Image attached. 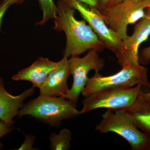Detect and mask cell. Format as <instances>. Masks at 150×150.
<instances>
[{
    "mask_svg": "<svg viewBox=\"0 0 150 150\" xmlns=\"http://www.w3.org/2000/svg\"><path fill=\"white\" fill-rule=\"evenodd\" d=\"M142 86L105 89L86 97L83 101L81 113L82 114L99 108L127 110L138 99L142 91Z\"/></svg>",
    "mask_w": 150,
    "mask_h": 150,
    "instance_id": "obj_6",
    "label": "cell"
},
{
    "mask_svg": "<svg viewBox=\"0 0 150 150\" xmlns=\"http://www.w3.org/2000/svg\"><path fill=\"white\" fill-rule=\"evenodd\" d=\"M127 112L139 129L150 137V100L141 92L138 99Z\"/></svg>",
    "mask_w": 150,
    "mask_h": 150,
    "instance_id": "obj_13",
    "label": "cell"
},
{
    "mask_svg": "<svg viewBox=\"0 0 150 150\" xmlns=\"http://www.w3.org/2000/svg\"><path fill=\"white\" fill-rule=\"evenodd\" d=\"M112 1L113 0H98V6L97 7L101 8L106 7L110 5Z\"/></svg>",
    "mask_w": 150,
    "mask_h": 150,
    "instance_id": "obj_20",
    "label": "cell"
},
{
    "mask_svg": "<svg viewBox=\"0 0 150 150\" xmlns=\"http://www.w3.org/2000/svg\"><path fill=\"white\" fill-rule=\"evenodd\" d=\"M23 0H3L0 3V30L3 18L10 7L14 4L22 2Z\"/></svg>",
    "mask_w": 150,
    "mask_h": 150,
    "instance_id": "obj_16",
    "label": "cell"
},
{
    "mask_svg": "<svg viewBox=\"0 0 150 150\" xmlns=\"http://www.w3.org/2000/svg\"><path fill=\"white\" fill-rule=\"evenodd\" d=\"M149 8L146 0L136 2L124 0L103 8H95L108 27L123 40L128 36V25L144 18L146 15L145 9Z\"/></svg>",
    "mask_w": 150,
    "mask_h": 150,
    "instance_id": "obj_5",
    "label": "cell"
},
{
    "mask_svg": "<svg viewBox=\"0 0 150 150\" xmlns=\"http://www.w3.org/2000/svg\"><path fill=\"white\" fill-rule=\"evenodd\" d=\"M147 73V69L141 65L125 66L118 73L109 76L95 72L93 76L88 78L81 93L86 97L105 89L132 87L139 85L150 88Z\"/></svg>",
    "mask_w": 150,
    "mask_h": 150,
    "instance_id": "obj_4",
    "label": "cell"
},
{
    "mask_svg": "<svg viewBox=\"0 0 150 150\" xmlns=\"http://www.w3.org/2000/svg\"><path fill=\"white\" fill-rule=\"evenodd\" d=\"M56 64L57 62L48 58L39 57L29 67L19 71L12 79L16 81H28L34 87L40 88Z\"/></svg>",
    "mask_w": 150,
    "mask_h": 150,
    "instance_id": "obj_12",
    "label": "cell"
},
{
    "mask_svg": "<svg viewBox=\"0 0 150 150\" xmlns=\"http://www.w3.org/2000/svg\"><path fill=\"white\" fill-rule=\"evenodd\" d=\"M35 137L33 135H25V140L23 144L18 149V150H34L33 146L35 141Z\"/></svg>",
    "mask_w": 150,
    "mask_h": 150,
    "instance_id": "obj_17",
    "label": "cell"
},
{
    "mask_svg": "<svg viewBox=\"0 0 150 150\" xmlns=\"http://www.w3.org/2000/svg\"><path fill=\"white\" fill-rule=\"evenodd\" d=\"M42 12V17L37 23L38 25H43L49 21L54 20L57 15V6L54 0H38Z\"/></svg>",
    "mask_w": 150,
    "mask_h": 150,
    "instance_id": "obj_15",
    "label": "cell"
},
{
    "mask_svg": "<svg viewBox=\"0 0 150 150\" xmlns=\"http://www.w3.org/2000/svg\"><path fill=\"white\" fill-rule=\"evenodd\" d=\"M150 35V8L146 16L136 25L133 34L122 40L115 53L118 64L121 67L128 65L138 66L140 45Z\"/></svg>",
    "mask_w": 150,
    "mask_h": 150,
    "instance_id": "obj_8",
    "label": "cell"
},
{
    "mask_svg": "<svg viewBox=\"0 0 150 150\" xmlns=\"http://www.w3.org/2000/svg\"><path fill=\"white\" fill-rule=\"evenodd\" d=\"M131 1L133 2H136L139 1H142V0H131Z\"/></svg>",
    "mask_w": 150,
    "mask_h": 150,
    "instance_id": "obj_25",
    "label": "cell"
},
{
    "mask_svg": "<svg viewBox=\"0 0 150 150\" xmlns=\"http://www.w3.org/2000/svg\"><path fill=\"white\" fill-rule=\"evenodd\" d=\"M147 150H150V144L149 145V146H148L147 149Z\"/></svg>",
    "mask_w": 150,
    "mask_h": 150,
    "instance_id": "obj_26",
    "label": "cell"
},
{
    "mask_svg": "<svg viewBox=\"0 0 150 150\" xmlns=\"http://www.w3.org/2000/svg\"><path fill=\"white\" fill-rule=\"evenodd\" d=\"M57 6L53 28L66 35L64 56H79L91 49L99 52L104 50L106 46L91 27L84 20L75 18L74 8L64 0L59 1Z\"/></svg>",
    "mask_w": 150,
    "mask_h": 150,
    "instance_id": "obj_1",
    "label": "cell"
},
{
    "mask_svg": "<svg viewBox=\"0 0 150 150\" xmlns=\"http://www.w3.org/2000/svg\"><path fill=\"white\" fill-rule=\"evenodd\" d=\"M98 53L97 50L91 49L82 58L72 56L69 59L70 74L72 75L73 81L71 87L65 98L75 104L77 103L79 97L86 86L89 72L92 70L99 72L104 69V60Z\"/></svg>",
    "mask_w": 150,
    "mask_h": 150,
    "instance_id": "obj_7",
    "label": "cell"
},
{
    "mask_svg": "<svg viewBox=\"0 0 150 150\" xmlns=\"http://www.w3.org/2000/svg\"><path fill=\"white\" fill-rule=\"evenodd\" d=\"M123 1H124V0H113V1H112V2L111 3V4H110V6L112 5L115 4H118V3Z\"/></svg>",
    "mask_w": 150,
    "mask_h": 150,
    "instance_id": "obj_22",
    "label": "cell"
},
{
    "mask_svg": "<svg viewBox=\"0 0 150 150\" xmlns=\"http://www.w3.org/2000/svg\"><path fill=\"white\" fill-rule=\"evenodd\" d=\"M150 89L149 91L146 92H144V94L145 96L146 97L148 98H149V99L150 100V88H149Z\"/></svg>",
    "mask_w": 150,
    "mask_h": 150,
    "instance_id": "obj_23",
    "label": "cell"
},
{
    "mask_svg": "<svg viewBox=\"0 0 150 150\" xmlns=\"http://www.w3.org/2000/svg\"><path fill=\"white\" fill-rule=\"evenodd\" d=\"M79 1L82 3L92 7L96 8L98 6V0H79Z\"/></svg>",
    "mask_w": 150,
    "mask_h": 150,
    "instance_id": "obj_21",
    "label": "cell"
},
{
    "mask_svg": "<svg viewBox=\"0 0 150 150\" xmlns=\"http://www.w3.org/2000/svg\"><path fill=\"white\" fill-rule=\"evenodd\" d=\"M70 75L69 58L63 56L39 88L40 95L65 98L69 90L67 80Z\"/></svg>",
    "mask_w": 150,
    "mask_h": 150,
    "instance_id": "obj_10",
    "label": "cell"
},
{
    "mask_svg": "<svg viewBox=\"0 0 150 150\" xmlns=\"http://www.w3.org/2000/svg\"><path fill=\"white\" fill-rule=\"evenodd\" d=\"M146 1L149 6V8H150V0H146Z\"/></svg>",
    "mask_w": 150,
    "mask_h": 150,
    "instance_id": "obj_24",
    "label": "cell"
},
{
    "mask_svg": "<svg viewBox=\"0 0 150 150\" xmlns=\"http://www.w3.org/2000/svg\"><path fill=\"white\" fill-rule=\"evenodd\" d=\"M76 105L63 97L39 95L30 100L18 111V116L31 117L52 126H59L63 120L81 115Z\"/></svg>",
    "mask_w": 150,
    "mask_h": 150,
    "instance_id": "obj_2",
    "label": "cell"
},
{
    "mask_svg": "<svg viewBox=\"0 0 150 150\" xmlns=\"http://www.w3.org/2000/svg\"><path fill=\"white\" fill-rule=\"evenodd\" d=\"M108 110L102 115V120L96 127L100 133L113 132L129 143L133 150H147L150 137L141 132L126 110Z\"/></svg>",
    "mask_w": 150,
    "mask_h": 150,
    "instance_id": "obj_3",
    "label": "cell"
},
{
    "mask_svg": "<svg viewBox=\"0 0 150 150\" xmlns=\"http://www.w3.org/2000/svg\"><path fill=\"white\" fill-rule=\"evenodd\" d=\"M72 134L69 130L67 129H62L59 134L55 133L50 135V148L53 150H67L71 147Z\"/></svg>",
    "mask_w": 150,
    "mask_h": 150,
    "instance_id": "obj_14",
    "label": "cell"
},
{
    "mask_svg": "<svg viewBox=\"0 0 150 150\" xmlns=\"http://www.w3.org/2000/svg\"><path fill=\"white\" fill-rule=\"evenodd\" d=\"M34 88L33 86L14 96L6 90L3 79L0 77V120L9 126H12L14 117L18 115V111L23 106L24 100L34 93Z\"/></svg>",
    "mask_w": 150,
    "mask_h": 150,
    "instance_id": "obj_11",
    "label": "cell"
},
{
    "mask_svg": "<svg viewBox=\"0 0 150 150\" xmlns=\"http://www.w3.org/2000/svg\"><path fill=\"white\" fill-rule=\"evenodd\" d=\"M78 11L87 22L106 48L115 54L122 39L117 33L110 29L95 8H89L79 0H64Z\"/></svg>",
    "mask_w": 150,
    "mask_h": 150,
    "instance_id": "obj_9",
    "label": "cell"
},
{
    "mask_svg": "<svg viewBox=\"0 0 150 150\" xmlns=\"http://www.w3.org/2000/svg\"><path fill=\"white\" fill-rule=\"evenodd\" d=\"M11 126H9L0 120V150L3 148V145L1 142L2 137L5 136L12 131Z\"/></svg>",
    "mask_w": 150,
    "mask_h": 150,
    "instance_id": "obj_18",
    "label": "cell"
},
{
    "mask_svg": "<svg viewBox=\"0 0 150 150\" xmlns=\"http://www.w3.org/2000/svg\"><path fill=\"white\" fill-rule=\"evenodd\" d=\"M150 61V46L142 50L139 56V62L143 64H147Z\"/></svg>",
    "mask_w": 150,
    "mask_h": 150,
    "instance_id": "obj_19",
    "label": "cell"
}]
</instances>
